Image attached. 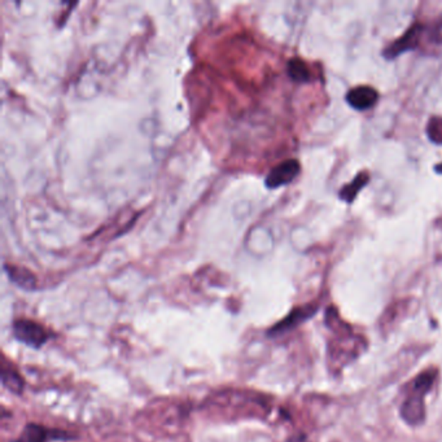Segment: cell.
<instances>
[{"instance_id": "cell-5", "label": "cell", "mask_w": 442, "mask_h": 442, "mask_svg": "<svg viewBox=\"0 0 442 442\" xmlns=\"http://www.w3.org/2000/svg\"><path fill=\"white\" fill-rule=\"evenodd\" d=\"M317 309L318 308L310 306V305L303 306V308H297L291 314H288L284 320H280L274 327H271L267 331V335L271 336V337H275V336L286 334L288 331H291V329L297 327L298 324L303 323L305 320L311 318L314 315V312L317 311Z\"/></svg>"}, {"instance_id": "cell-13", "label": "cell", "mask_w": 442, "mask_h": 442, "mask_svg": "<svg viewBox=\"0 0 442 442\" xmlns=\"http://www.w3.org/2000/svg\"><path fill=\"white\" fill-rule=\"evenodd\" d=\"M287 442H310L308 440V437L305 436L303 434H293V436H291L289 438H288Z\"/></svg>"}, {"instance_id": "cell-2", "label": "cell", "mask_w": 442, "mask_h": 442, "mask_svg": "<svg viewBox=\"0 0 442 442\" xmlns=\"http://www.w3.org/2000/svg\"><path fill=\"white\" fill-rule=\"evenodd\" d=\"M12 332L17 341L33 349H41L51 339V334L46 328L30 320H15L12 324Z\"/></svg>"}, {"instance_id": "cell-9", "label": "cell", "mask_w": 442, "mask_h": 442, "mask_svg": "<svg viewBox=\"0 0 442 442\" xmlns=\"http://www.w3.org/2000/svg\"><path fill=\"white\" fill-rule=\"evenodd\" d=\"M4 271L8 275L9 280L16 284L17 287L25 291H34L37 288V278L33 272L26 267L16 265H4Z\"/></svg>"}, {"instance_id": "cell-4", "label": "cell", "mask_w": 442, "mask_h": 442, "mask_svg": "<svg viewBox=\"0 0 442 442\" xmlns=\"http://www.w3.org/2000/svg\"><path fill=\"white\" fill-rule=\"evenodd\" d=\"M73 436L60 429H49L41 424L29 423L24 431L12 442H49L52 440H70Z\"/></svg>"}, {"instance_id": "cell-8", "label": "cell", "mask_w": 442, "mask_h": 442, "mask_svg": "<svg viewBox=\"0 0 442 442\" xmlns=\"http://www.w3.org/2000/svg\"><path fill=\"white\" fill-rule=\"evenodd\" d=\"M0 380H1V385L7 388L11 393L20 396L24 392V379L18 374L16 367H13L12 363L8 362L6 357L1 358V363H0Z\"/></svg>"}, {"instance_id": "cell-11", "label": "cell", "mask_w": 442, "mask_h": 442, "mask_svg": "<svg viewBox=\"0 0 442 442\" xmlns=\"http://www.w3.org/2000/svg\"><path fill=\"white\" fill-rule=\"evenodd\" d=\"M288 74L296 82L306 83L311 80L310 70L300 58H292L288 61Z\"/></svg>"}, {"instance_id": "cell-1", "label": "cell", "mask_w": 442, "mask_h": 442, "mask_svg": "<svg viewBox=\"0 0 442 442\" xmlns=\"http://www.w3.org/2000/svg\"><path fill=\"white\" fill-rule=\"evenodd\" d=\"M437 371L428 370L420 374L410 386V393L401 406V417L410 426H419L426 419L424 398L434 386Z\"/></svg>"}, {"instance_id": "cell-3", "label": "cell", "mask_w": 442, "mask_h": 442, "mask_svg": "<svg viewBox=\"0 0 442 442\" xmlns=\"http://www.w3.org/2000/svg\"><path fill=\"white\" fill-rule=\"evenodd\" d=\"M301 166L297 160H287L278 166H275L271 170L266 179H265V186L267 189H275L289 184L291 182L296 179V177L300 174Z\"/></svg>"}, {"instance_id": "cell-6", "label": "cell", "mask_w": 442, "mask_h": 442, "mask_svg": "<svg viewBox=\"0 0 442 442\" xmlns=\"http://www.w3.org/2000/svg\"><path fill=\"white\" fill-rule=\"evenodd\" d=\"M422 29H423L422 25H412L409 30L402 35L400 39H397L391 47L385 49V58H397V56H400L401 53H403L405 51L415 49L418 46L419 35L422 33Z\"/></svg>"}, {"instance_id": "cell-10", "label": "cell", "mask_w": 442, "mask_h": 442, "mask_svg": "<svg viewBox=\"0 0 442 442\" xmlns=\"http://www.w3.org/2000/svg\"><path fill=\"white\" fill-rule=\"evenodd\" d=\"M370 175L367 172H360L352 183L344 186V189L339 192V197L345 203H353L355 197L358 196L360 191L369 183Z\"/></svg>"}, {"instance_id": "cell-12", "label": "cell", "mask_w": 442, "mask_h": 442, "mask_svg": "<svg viewBox=\"0 0 442 442\" xmlns=\"http://www.w3.org/2000/svg\"><path fill=\"white\" fill-rule=\"evenodd\" d=\"M427 132H428L429 139L434 143L442 144V118H437V117L432 118L428 123Z\"/></svg>"}, {"instance_id": "cell-7", "label": "cell", "mask_w": 442, "mask_h": 442, "mask_svg": "<svg viewBox=\"0 0 442 442\" xmlns=\"http://www.w3.org/2000/svg\"><path fill=\"white\" fill-rule=\"evenodd\" d=\"M377 99H379L377 91L370 86H358L349 91L346 95L348 104L357 110H366L374 107Z\"/></svg>"}]
</instances>
